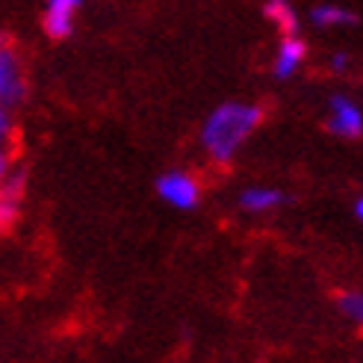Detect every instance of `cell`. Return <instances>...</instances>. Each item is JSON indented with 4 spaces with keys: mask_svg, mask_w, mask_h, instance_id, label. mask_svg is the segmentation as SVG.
<instances>
[{
    "mask_svg": "<svg viewBox=\"0 0 363 363\" xmlns=\"http://www.w3.org/2000/svg\"><path fill=\"white\" fill-rule=\"evenodd\" d=\"M263 106L257 104H222L219 110H213L210 118L204 121L201 130V142L213 160L228 162L233 154H237L240 145L257 130L263 121Z\"/></svg>",
    "mask_w": 363,
    "mask_h": 363,
    "instance_id": "6da1fadb",
    "label": "cell"
},
{
    "mask_svg": "<svg viewBox=\"0 0 363 363\" xmlns=\"http://www.w3.org/2000/svg\"><path fill=\"white\" fill-rule=\"evenodd\" d=\"M24 95H27V80H24L21 53H18L12 35L0 33V104L15 106L24 101Z\"/></svg>",
    "mask_w": 363,
    "mask_h": 363,
    "instance_id": "7a4b0ae2",
    "label": "cell"
},
{
    "mask_svg": "<svg viewBox=\"0 0 363 363\" xmlns=\"http://www.w3.org/2000/svg\"><path fill=\"white\" fill-rule=\"evenodd\" d=\"M157 192L162 201H169L177 210H192L201 198V189H198L195 177H189L186 172H169L157 180Z\"/></svg>",
    "mask_w": 363,
    "mask_h": 363,
    "instance_id": "3957f363",
    "label": "cell"
},
{
    "mask_svg": "<svg viewBox=\"0 0 363 363\" xmlns=\"http://www.w3.org/2000/svg\"><path fill=\"white\" fill-rule=\"evenodd\" d=\"M328 127H331L337 136L354 139V136H360V130H363V116H360V110H357V106H354L349 98L337 95V98L331 101V121H328Z\"/></svg>",
    "mask_w": 363,
    "mask_h": 363,
    "instance_id": "277c9868",
    "label": "cell"
},
{
    "mask_svg": "<svg viewBox=\"0 0 363 363\" xmlns=\"http://www.w3.org/2000/svg\"><path fill=\"white\" fill-rule=\"evenodd\" d=\"M307 57V45L296 35H286L278 48V57H275V74L278 77H289L293 71L301 65V60Z\"/></svg>",
    "mask_w": 363,
    "mask_h": 363,
    "instance_id": "5b68a950",
    "label": "cell"
},
{
    "mask_svg": "<svg viewBox=\"0 0 363 363\" xmlns=\"http://www.w3.org/2000/svg\"><path fill=\"white\" fill-rule=\"evenodd\" d=\"M42 30L48 33V39H68L71 30H74V9L65 6H48V12L42 15Z\"/></svg>",
    "mask_w": 363,
    "mask_h": 363,
    "instance_id": "8992f818",
    "label": "cell"
},
{
    "mask_svg": "<svg viewBox=\"0 0 363 363\" xmlns=\"http://www.w3.org/2000/svg\"><path fill=\"white\" fill-rule=\"evenodd\" d=\"M263 12H266V18H269V21H275V24H278V30H281L284 35H296L298 18H296L293 6H289L286 0H269Z\"/></svg>",
    "mask_w": 363,
    "mask_h": 363,
    "instance_id": "52a82bcc",
    "label": "cell"
},
{
    "mask_svg": "<svg viewBox=\"0 0 363 363\" xmlns=\"http://www.w3.org/2000/svg\"><path fill=\"white\" fill-rule=\"evenodd\" d=\"M242 210H251V213H263V210H272L281 204V192L278 189H263V186H254V189H245L242 198H240Z\"/></svg>",
    "mask_w": 363,
    "mask_h": 363,
    "instance_id": "ba28073f",
    "label": "cell"
},
{
    "mask_svg": "<svg viewBox=\"0 0 363 363\" xmlns=\"http://www.w3.org/2000/svg\"><path fill=\"white\" fill-rule=\"evenodd\" d=\"M313 21L319 27H334V24H354V15L340 9V6H316L313 9Z\"/></svg>",
    "mask_w": 363,
    "mask_h": 363,
    "instance_id": "9c48e42d",
    "label": "cell"
},
{
    "mask_svg": "<svg viewBox=\"0 0 363 363\" xmlns=\"http://www.w3.org/2000/svg\"><path fill=\"white\" fill-rule=\"evenodd\" d=\"M340 307H342V313H349L352 319H357L360 328H363V293H342L340 296Z\"/></svg>",
    "mask_w": 363,
    "mask_h": 363,
    "instance_id": "30bf717a",
    "label": "cell"
},
{
    "mask_svg": "<svg viewBox=\"0 0 363 363\" xmlns=\"http://www.w3.org/2000/svg\"><path fill=\"white\" fill-rule=\"evenodd\" d=\"M9 136H12V116H9V106L0 104V151L6 148Z\"/></svg>",
    "mask_w": 363,
    "mask_h": 363,
    "instance_id": "8fae6325",
    "label": "cell"
},
{
    "mask_svg": "<svg viewBox=\"0 0 363 363\" xmlns=\"http://www.w3.org/2000/svg\"><path fill=\"white\" fill-rule=\"evenodd\" d=\"M9 172H12V154L4 148V151H0V180H4Z\"/></svg>",
    "mask_w": 363,
    "mask_h": 363,
    "instance_id": "7c38bea8",
    "label": "cell"
},
{
    "mask_svg": "<svg viewBox=\"0 0 363 363\" xmlns=\"http://www.w3.org/2000/svg\"><path fill=\"white\" fill-rule=\"evenodd\" d=\"M346 65H349V57H342V53H337V57L331 60V68H334V71H342Z\"/></svg>",
    "mask_w": 363,
    "mask_h": 363,
    "instance_id": "4fadbf2b",
    "label": "cell"
},
{
    "mask_svg": "<svg viewBox=\"0 0 363 363\" xmlns=\"http://www.w3.org/2000/svg\"><path fill=\"white\" fill-rule=\"evenodd\" d=\"M53 6H65V9H77L80 6V0H50Z\"/></svg>",
    "mask_w": 363,
    "mask_h": 363,
    "instance_id": "5bb4252c",
    "label": "cell"
},
{
    "mask_svg": "<svg viewBox=\"0 0 363 363\" xmlns=\"http://www.w3.org/2000/svg\"><path fill=\"white\" fill-rule=\"evenodd\" d=\"M357 216H360V219H363V198H360V201H357Z\"/></svg>",
    "mask_w": 363,
    "mask_h": 363,
    "instance_id": "9a60e30c",
    "label": "cell"
}]
</instances>
